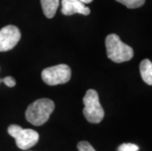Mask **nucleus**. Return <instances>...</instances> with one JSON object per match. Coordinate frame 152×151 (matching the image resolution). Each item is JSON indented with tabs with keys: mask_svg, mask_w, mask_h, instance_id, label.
<instances>
[{
	"mask_svg": "<svg viewBox=\"0 0 152 151\" xmlns=\"http://www.w3.org/2000/svg\"><path fill=\"white\" fill-rule=\"evenodd\" d=\"M54 109L55 104L51 99H37L28 105L26 110V119L34 126H41L48 121Z\"/></svg>",
	"mask_w": 152,
	"mask_h": 151,
	"instance_id": "nucleus-1",
	"label": "nucleus"
},
{
	"mask_svg": "<svg viewBox=\"0 0 152 151\" xmlns=\"http://www.w3.org/2000/svg\"><path fill=\"white\" fill-rule=\"evenodd\" d=\"M107 57L115 63H123L130 61L134 57V50L128 44L124 43L119 35L111 34L105 39Z\"/></svg>",
	"mask_w": 152,
	"mask_h": 151,
	"instance_id": "nucleus-2",
	"label": "nucleus"
},
{
	"mask_svg": "<svg viewBox=\"0 0 152 151\" xmlns=\"http://www.w3.org/2000/svg\"><path fill=\"white\" fill-rule=\"evenodd\" d=\"M83 116L89 123L98 124L104 118V110L99 101L98 93L94 89H88L83 99Z\"/></svg>",
	"mask_w": 152,
	"mask_h": 151,
	"instance_id": "nucleus-3",
	"label": "nucleus"
},
{
	"mask_svg": "<svg viewBox=\"0 0 152 151\" xmlns=\"http://www.w3.org/2000/svg\"><path fill=\"white\" fill-rule=\"evenodd\" d=\"M8 133L16 140V144L22 150H28L34 146L39 140V134L31 128H23L18 125H11L8 128Z\"/></svg>",
	"mask_w": 152,
	"mask_h": 151,
	"instance_id": "nucleus-4",
	"label": "nucleus"
},
{
	"mask_svg": "<svg viewBox=\"0 0 152 151\" xmlns=\"http://www.w3.org/2000/svg\"><path fill=\"white\" fill-rule=\"evenodd\" d=\"M71 76H72L71 68L65 64L49 67V68L44 69L41 73L42 81L48 85L66 83L71 80Z\"/></svg>",
	"mask_w": 152,
	"mask_h": 151,
	"instance_id": "nucleus-5",
	"label": "nucleus"
},
{
	"mask_svg": "<svg viewBox=\"0 0 152 151\" xmlns=\"http://www.w3.org/2000/svg\"><path fill=\"white\" fill-rule=\"evenodd\" d=\"M21 39V31L16 26L9 25L0 30V52L13 49Z\"/></svg>",
	"mask_w": 152,
	"mask_h": 151,
	"instance_id": "nucleus-6",
	"label": "nucleus"
},
{
	"mask_svg": "<svg viewBox=\"0 0 152 151\" xmlns=\"http://www.w3.org/2000/svg\"><path fill=\"white\" fill-rule=\"evenodd\" d=\"M62 14L66 16H71L74 14H82V15H89L90 10L86 7V4L79 0H62Z\"/></svg>",
	"mask_w": 152,
	"mask_h": 151,
	"instance_id": "nucleus-7",
	"label": "nucleus"
},
{
	"mask_svg": "<svg viewBox=\"0 0 152 151\" xmlns=\"http://www.w3.org/2000/svg\"><path fill=\"white\" fill-rule=\"evenodd\" d=\"M43 14L46 18H53L60 4V0H40Z\"/></svg>",
	"mask_w": 152,
	"mask_h": 151,
	"instance_id": "nucleus-8",
	"label": "nucleus"
},
{
	"mask_svg": "<svg viewBox=\"0 0 152 151\" xmlns=\"http://www.w3.org/2000/svg\"><path fill=\"white\" fill-rule=\"evenodd\" d=\"M140 72L143 82L148 85H152V62H150V60L144 59L141 61Z\"/></svg>",
	"mask_w": 152,
	"mask_h": 151,
	"instance_id": "nucleus-9",
	"label": "nucleus"
},
{
	"mask_svg": "<svg viewBox=\"0 0 152 151\" xmlns=\"http://www.w3.org/2000/svg\"><path fill=\"white\" fill-rule=\"evenodd\" d=\"M116 1L119 3H122L123 5H125L126 7H128L130 9L141 7L145 3V0H116Z\"/></svg>",
	"mask_w": 152,
	"mask_h": 151,
	"instance_id": "nucleus-10",
	"label": "nucleus"
},
{
	"mask_svg": "<svg viewBox=\"0 0 152 151\" xmlns=\"http://www.w3.org/2000/svg\"><path fill=\"white\" fill-rule=\"evenodd\" d=\"M77 151H95L92 145L87 141H80L77 143Z\"/></svg>",
	"mask_w": 152,
	"mask_h": 151,
	"instance_id": "nucleus-11",
	"label": "nucleus"
},
{
	"mask_svg": "<svg viewBox=\"0 0 152 151\" xmlns=\"http://www.w3.org/2000/svg\"><path fill=\"white\" fill-rule=\"evenodd\" d=\"M138 146L134 143H123L119 146L118 151H137Z\"/></svg>",
	"mask_w": 152,
	"mask_h": 151,
	"instance_id": "nucleus-12",
	"label": "nucleus"
},
{
	"mask_svg": "<svg viewBox=\"0 0 152 151\" xmlns=\"http://www.w3.org/2000/svg\"><path fill=\"white\" fill-rule=\"evenodd\" d=\"M2 82H4L6 85L9 86V88H13V86L16 85L15 79L12 78V77H6V78L2 79Z\"/></svg>",
	"mask_w": 152,
	"mask_h": 151,
	"instance_id": "nucleus-13",
	"label": "nucleus"
},
{
	"mask_svg": "<svg viewBox=\"0 0 152 151\" xmlns=\"http://www.w3.org/2000/svg\"><path fill=\"white\" fill-rule=\"evenodd\" d=\"M79 1H80V2H83V4H88V3H91L93 0H79Z\"/></svg>",
	"mask_w": 152,
	"mask_h": 151,
	"instance_id": "nucleus-14",
	"label": "nucleus"
},
{
	"mask_svg": "<svg viewBox=\"0 0 152 151\" xmlns=\"http://www.w3.org/2000/svg\"><path fill=\"white\" fill-rule=\"evenodd\" d=\"M2 82V79H0V83H1Z\"/></svg>",
	"mask_w": 152,
	"mask_h": 151,
	"instance_id": "nucleus-15",
	"label": "nucleus"
}]
</instances>
